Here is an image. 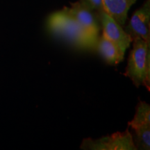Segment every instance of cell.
<instances>
[{
	"label": "cell",
	"mask_w": 150,
	"mask_h": 150,
	"mask_svg": "<svg viewBox=\"0 0 150 150\" xmlns=\"http://www.w3.org/2000/svg\"><path fill=\"white\" fill-rule=\"evenodd\" d=\"M63 9L72 16L89 34L98 38L100 30L98 13L96 15V12L86 8L79 1L72 3L70 7H64Z\"/></svg>",
	"instance_id": "6"
},
{
	"label": "cell",
	"mask_w": 150,
	"mask_h": 150,
	"mask_svg": "<svg viewBox=\"0 0 150 150\" xmlns=\"http://www.w3.org/2000/svg\"><path fill=\"white\" fill-rule=\"evenodd\" d=\"M84 150H136L134 138L129 129L99 139L85 138L80 146Z\"/></svg>",
	"instance_id": "3"
},
{
	"label": "cell",
	"mask_w": 150,
	"mask_h": 150,
	"mask_svg": "<svg viewBox=\"0 0 150 150\" xmlns=\"http://www.w3.org/2000/svg\"><path fill=\"white\" fill-rule=\"evenodd\" d=\"M79 2L90 10L99 13L104 11L103 0H79Z\"/></svg>",
	"instance_id": "11"
},
{
	"label": "cell",
	"mask_w": 150,
	"mask_h": 150,
	"mask_svg": "<svg viewBox=\"0 0 150 150\" xmlns=\"http://www.w3.org/2000/svg\"><path fill=\"white\" fill-rule=\"evenodd\" d=\"M137 0H103L104 11L120 25H125L128 11Z\"/></svg>",
	"instance_id": "8"
},
{
	"label": "cell",
	"mask_w": 150,
	"mask_h": 150,
	"mask_svg": "<svg viewBox=\"0 0 150 150\" xmlns=\"http://www.w3.org/2000/svg\"><path fill=\"white\" fill-rule=\"evenodd\" d=\"M136 133V145L137 149H150V125H142L133 129Z\"/></svg>",
	"instance_id": "10"
},
{
	"label": "cell",
	"mask_w": 150,
	"mask_h": 150,
	"mask_svg": "<svg viewBox=\"0 0 150 150\" xmlns=\"http://www.w3.org/2000/svg\"><path fill=\"white\" fill-rule=\"evenodd\" d=\"M145 125H150V106L145 102H140L137 105L136 114L128 125L134 129Z\"/></svg>",
	"instance_id": "9"
},
{
	"label": "cell",
	"mask_w": 150,
	"mask_h": 150,
	"mask_svg": "<svg viewBox=\"0 0 150 150\" xmlns=\"http://www.w3.org/2000/svg\"><path fill=\"white\" fill-rule=\"evenodd\" d=\"M124 30L132 40L140 38L150 44V0L134 13Z\"/></svg>",
	"instance_id": "4"
},
{
	"label": "cell",
	"mask_w": 150,
	"mask_h": 150,
	"mask_svg": "<svg viewBox=\"0 0 150 150\" xmlns=\"http://www.w3.org/2000/svg\"><path fill=\"white\" fill-rule=\"evenodd\" d=\"M47 28L52 35L64 39L75 47L79 49L96 47L98 40V38L89 34L63 9L49 16Z\"/></svg>",
	"instance_id": "1"
},
{
	"label": "cell",
	"mask_w": 150,
	"mask_h": 150,
	"mask_svg": "<svg viewBox=\"0 0 150 150\" xmlns=\"http://www.w3.org/2000/svg\"><path fill=\"white\" fill-rule=\"evenodd\" d=\"M98 16L102 27L103 35L117 45L124 52H126L133 42L131 38L125 32L122 27L106 11H102L98 13Z\"/></svg>",
	"instance_id": "5"
},
{
	"label": "cell",
	"mask_w": 150,
	"mask_h": 150,
	"mask_svg": "<svg viewBox=\"0 0 150 150\" xmlns=\"http://www.w3.org/2000/svg\"><path fill=\"white\" fill-rule=\"evenodd\" d=\"M125 75L137 88L144 86L150 91V44L140 38L133 40Z\"/></svg>",
	"instance_id": "2"
},
{
	"label": "cell",
	"mask_w": 150,
	"mask_h": 150,
	"mask_svg": "<svg viewBox=\"0 0 150 150\" xmlns=\"http://www.w3.org/2000/svg\"><path fill=\"white\" fill-rule=\"evenodd\" d=\"M96 47L99 54L109 65H116L123 61L125 52L103 34L97 40Z\"/></svg>",
	"instance_id": "7"
}]
</instances>
